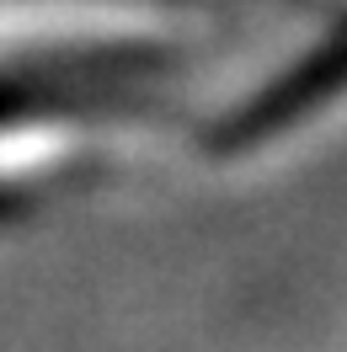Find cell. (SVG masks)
Masks as SVG:
<instances>
[{"label":"cell","mask_w":347,"mask_h":352,"mask_svg":"<svg viewBox=\"0 0 347 352\" xmlns=\"http://www.w3.org/2000/svg\"><path fill=\"white\" fill-rule=\"evenodd\" d=\"M347 118V0H321V22L304 38L288 65L219 112L203 129L209 160H273L299 139Z\"/></svg>","instance_id":"cell-1"}]
</instances>
